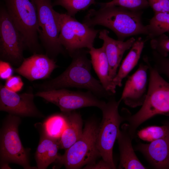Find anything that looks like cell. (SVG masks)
<instances>
[{
  "mask_svg": "<svg viewBox=\"0 0 169 169\" xmlns=\"http://www.w3.org/2000/svg\"><path fill=\"white\" fill-rule=\"evenodd\" d=\"M88 53L84 49L77 50L70 56L72 62L63 73L52 79L35 84V87L42 91L70 87L83 88L99 98L108 99L113 96L92 75V64L87 57Z\"/></svg>",
  "mask_w": 169,
  "mask_h": 169,
  "instance_id": "obj_1",
  "label": "cell"
},
{
  "mask_svg": "<svg viewBox=\"0 0 169 169\" xmlns=\"http://www.w3.org/2000/svg\"><path fill=\"white\" fill-rule=\"evenodd\" d=\"M143 13L142 10H131L117 6L101 7L97 10H90L83 23L91 27L96 25L106 27L115 34L118 40L124 41L131 36L147 35L146 25L142 23Z\"/></svg>",
  "mask_w": 169,
  "mask_h": 169,
  "instance_id": "obj_2",
  "label": "cell"
},
{
  "mask_svg": "<svg viewBox=\"0 0 169 169\" xmlns=\"http://www.w3.org/2000/svg\"><path fill=\"white\" fill-rule=\"evenodd\" d=\"M149 65L148 88L145 100L135 114L125 115L129 132L133 138L137 128L146 120L158 115L169 116V82L150 62Z\"/></svg>",
  "mask_w": 169,
  "mask_h": 169,
  "instance_id": "obj_3",
  "label": "cell"
},
{
  "mask_svg": "<svg viewBox=\"0 0 169 169\" xmlns=\"http://www.w3.org/2000/svg\"><path fill=\"white\" fill-rule=\"evenodd\" d=\"M4 6L13 22L22 35L26 49L42 54L38 39L40 31L34 0H3Z\"/></svg>",
  "mask_w": 169,
  "mask_h": 169,
  "instance_id": "obj_4",
  "label": "cell"
},
{
  "mask_svg": "<svg viewBox=\"0 0 169 169\" xmlns=\"http://www.w3.org/2000/svg\"><path fill=\"white\" fill-rule=\"evenodd\" d=\"M99 125L94 118L88 120L81 137L59 155L56 161L69 169H80L95 162L100 156L97 146Z\"/></svg>",
  "mask_w": 169,
  "mask_h": 169,
  "instance_id": "obj_5",
  "label": "cell"
},
{
  "mask_svg": "<svg viewBox=\"0 0 169 169\" xmlns=\"http://www.w3.org/2000/svg\"><path fill=\"white\" fill-rule=\"evenodd\" d=\"M101 110L102 118L99 124L97 139V147L102 159L116 169L113 150L120 131V124L125 120L124 115H120L118 108L121 101L112 96Z\"/></svg>",
  "mask_w": 169,
  "mask_h": 169,
  "instance_id": "obj_6",
  "label": "cell"
},
{
  "mask_svg": "<svg viewBox=\"0 0 169 169\" xmlns=\"http://www.w3.org/2000/svg\"><path fill=\"white\" fill-rule=\"evenodd\" d=\"M19 116L9 114L6 119L0 133V160L4 166L15 163L26 169H36L29 164L28 150L24 148L20 140L18 127Z\"/></svg>",
  "mask_w": 169,
  "mask_h": 169,
  "instance_id": "obj_7",
  "label": "cell"
},
{
  "mask_svg": "<svg viewBox=\"0 0 169 169\" xmlns=\"http://www.w3.org/2000/svg\"><path fill=\"white\" fill-rule=\"evenodd\" d=\"M59 26V40L71 56L77 50L93 47L98 31L81 23L67 13H57Z\"/></svg>",
  "mask_w": 169,
  "mask_h": 169,
  "instance_id": "obj_8",
  "label": "cell"
},
{
  "mask_svg": "<svg viewBox=\"0 0 169 169\" xmlns=\"http://www.w3.org/2000/svg\"><path fill=\"white\" fill-rule=\"evenodd\" d=\"M37 9L40 31L38 37L47 54L54 59L64 53L59 40V26L58 12L53 9L52 0H34Z\"/></svg>",
  "mask_w": 169,
  "mask_h": 169,
  "instance_id": "obj_9",
  "label": "cell"
},
{
  "mask_svg": "<svg viewBox=\"0 0 169 169\" xmlns=\"http://www.w3.org/2000/svg\"><path fill=\"white\" fill-rule=\"evenodd\" d=\"M26 47L24 38L8 15L4 6L0 9V60L19 66Z\"/></svg>",
  "mask_w": 169,
  "mask_h": 169,
  "instance_id": "obj_10",
  "label": "cell"
},
{
  "mask_svg": "<svg viewBox=\"0 0 169 169\" xmlns=\"http://www.w3.org/2000/svg\"><path fill=\"white\" fill-rule=\"evenodd\" d=\"M35 96L54 104L63 112L88 107H95L101 110L106 103L89 90L73 91L63 88L39 91Z\"/></svg>",
  "mask_w": 169,
  "mask_h": 169,
  "instance_id": "obj_11",
  "label": "cell"
},
{
  "mask_svg": "<svg viewBox=\"0 0 169 169\" xmlns=\"http://www.w3.org/2000/svg\"><path fill=\"white\" fill-rule=\"evenodd\" d=\"M143 60L144 63H141L136 70L128 77L119 100L131 108L141 106L148 93L149 61L146 56L144 57Z\"/></svg>",
  "mask_w": 169,
  "mask_h": 169,
  "instance_id": "obj_12",
  "label": "cell"
},
{
  "mask_svg": "<svg viewBox=\"0 0 169 169\" xmlns=\"http://www.w3.org/2000/svg\"><path fill=\"white\" fill-rule=\"evenodd\" d=\"M34 95L32 88L26 92L18 94L1 84L0 110L18 116L42 117L43 115L34 103Z\"/></svg>",
  "mask_w": 169,
  "mask_h": 169,
  "instance_id": "obj_13",
  "label": "cell"
},
{
  "mask_svg": "<svg viewBox=\"0 0 169 169\" xmlns=\"http://www.w3.org/2000/svg\"><path fill=\"white\" fill-rule=\"evenodd\" d=\"M58 67L54 59L46 54L35 53L24 58L14 71L29 80L33 81L49 78L54 70Z\"/></svg>",
  "mask_w": 169,
  "mask_h": 169,
  "instance_id": "obj_14",
  "label": "cell"
},
{
  "mask_svg": "<svg viewBox=\"0 0 169 169\" xmlns=\"http://www.w3.org/2000/svg\"><path fill=\"white\" fill-rule=\"evenodd\" d=\"M106 30L100 32L99 38L103 41V46L109 64V74L110 80L116 76L123 55L131 49L136 39L133 37L125 41L115 40L109 36Z\"/></svg>",
  "mask_w": 169,
  "mask_h": 169,
  "instance_id": "obj_15",
  "label": "cell"
},
{
  "mask_svg": "<svg viewBox=\"0 0 169 169\" xmlns=\"http://www.w3.org/2000/svg\"><path fill=\"white\" fill-rule=\"evenodd\" d=\"M156 169H169V133L150 143H139L135 148Z\"/></svg>",
  "mask_w": 169,
  "mask_h": 169,
  "instance_id": "obj_16",
  "label": "cell"
},
{
  "mask_svg": "<svg viewBox=\"0 0 169 169\" xmlns=\"http://www.w3.org/2000/svg\"><path fill=\"white\" fill-rule=\"evenodd\" d=\"M133 138L128 130V124L121 126L117 139L120 154L119 169H144L146 167L141 162L136 156L132 145Z\"/></svg>",
  "mask_w": 169,
  "mask_h": 169,
  "instance_id": "obj_17",
  "label": "cell"
},
{
  "mask_svg": "<svg viewBox=\"0 0 169 169\" xmlns=\"http://www.w3.org/2000/svg\"><path fill=\"white\" fill-rule=\"evenodd\" d=\"M88 52L92 65L100 83L107 92L113 95L116 92V88L109 76V64L103 46L99 48L93 47L89 49Z\"/></svg>",
  "mask_w": 169,
  "mask_h": 169,
  "instance_id": "obj_18",
  "label": "cell"
},
{
  "mask_svg": "<svg viewBox=\"0 0 169 169\" xmlns=\"http://www.w3.org/2000/svg\"><path fill=\"white\" fill-rule=\"evenodd\" d=\"M63 112L66 119L67 125L59 143V148L66 150L81 136L83 130V120L80 114L74 110Z\"/></svg>",
  "mask_w": 169,
  "mask_h": 169,
  "instance_id": "obj_19",
  "label": "cell"
},
{
  "mask_svg": "<svg viewBox=\"0 0 169 169\" xmlns=\"http://www.w3.org/2000/svg\"><path fill=\"white\" fill-rule=\"evenodd\" d=\"M59 140L50 138L45 135L41 138L35 154L37 169H45L56 161L59 155Z\"/></svg>",
  "mask_w": 169,
  "mask_h": 169,
  "instance_id": "obj_20",
  "label": "cell"
},
{
  "mask_svg": "<svg viewBox=\"0 0 169 169\" xmlns=\"http://www.w3.org/2000/svg\"><path fill=\"white\" fill-rule=\"evenodd\" d=\"M145 42L141 37H139L133 44L112 80L113 84L115 88L121 86L123 79L137 65L144 48Z\"/></svg>",
  "mask_w": 169,
  "mask_h": 169,
  "instance_id": "obj_21",
  "label": "cell"
},
{
  "mask_svg": "<svg viewBox=\"0 0 169 169\" xmlns=\"http://www.w3.org/2000/svg\"><path fill=\"white\" fill-rule=\"evenodd\" d=\"M67 125L64 113L55 114L49 117L43 125L44 135L53 139L59 140Z\"/></svg>",
  "mask_w": 169,
  "mask_h": 169,
  "instance_id": "obj_22",
  "label": "cell"
},
{
  "mask_svg": "<svg viewBox=\"0 0 169 169\" xmlns=\"http://www.w3.org/2000/svg\"><path fill=\"white\" fill-rule=\"evenodd\" d=\"M146 26L148 39L151 40L166 32L169 33V12L154 13Z\"/></svg>",
  "mask_w": 169,
  "mask_h": 169,
  "instance_id": "obj_23",
  "label": "cell"
},
{
  "mask_svg": "<svg viewBox=\"0 0 169 169\" xmlns=\"http://www.w3.org/2000/svg\"><path fill=\"white\" fill-rule=\"evenodd\" d=\"M169 133V123L161 126H151L138 131L139 138L145 141L151 142L162 138Z\"/></svg>",
  "mask_w": 169,
  "mask_h": 169,
  "instance_id": "obj_24",
  "label": "cell"
},
{
  "mask_svg": "<svg viewBox=\"0 0 169 169\" xmlns=\"http://www.w3.org/2000/svg\"><path fill=\"white\" fill-rule=\"evenodd\" d=\"M95 3V0H55L53 5L62 6L66 10L68 14L74 17L78 12L85 10Z\"/></svg>",
  "mask_w": 169,
  "mask_h": 169,
  "instance_id": "obj_25",
  "label": "cell"
},
{
  "mask_svg": "<svg viewBox=\"0 0 169 169\" xmlns=\"http://www.w3.org/2000/svg\"><path fill=\"white\" fill-rule=\"evenodd\" d=\"M100 5L101 7L117 6L136 11L142 10L149 6L147 0H112Z\"/></svg>",
  "mask_w": 169,
  "mask_h": 169,
  "instance_id": "obj_26",
  "label": "cell"
},
{
  "mask_svg": "<svg viewBox=\"0 0 169 169\" xmlns=\"http://www.w3.org/2000/svg\"><path fill=\"white\" fill-rule=\"evenodd\" d=\"M152 49L161 55L167 57L169 53V38L165 34L151 40Z\"/></svg>",
  "mask_w": 169,
  "mask_h": 169,
  "instance_id": "obj_27",
  "label": "cell"
},
{
  "mask_svg": "<svg viewBox=\"0 0 169 169\" xmlns=\"http://www.w3.org/2000/svg\"><path fill=\"white\" fill-rule=\"evenodd\" d=\"M152 55L153 66L160 74L165 75L169 80V58L163 56L153 50Z\"/></svg>",
  "mask_w": 169,
  "mask_h": 169,
  "instance_id": "obj_28",
  "label": "cell"
},
{
  "mask_svg": "<svg viewBox=\"0 0 169 169\" xmlns=\"http://www.w3.org/2000/svg\"><path fill=\"white\" fill-rule=\"evenodd\" d=\"M4 85L9 90L18 93L22 89L24 83L20 76H12L6 80Z\"/></svg>",
  "mask_w": 169,
  "mask_h": 169,
  "instance_id": "obj_29",
  "label": "cell"
},
{
  "mask_svg": "<svg viewBox=\"0 0 169 169\" xmlns=\"http://www.w3.org/2000/svg\"><path fill=\"white\" fill-rule=\"evenodd\" d=\"M154 13L169 12V0H148Z\"/></svg>",
  "mask_w": 169,
  "mask_h": 169,
  "instance_id": "obj_30",
  "label": "cell"
},
{
  "mask_svg": "<svg viewBox=\"0 0 169 169\" xmlns=\"http://www.w3.org/2000/svg\"><path fill=\"white\" fill-rule=\"evenodd\" d=\"M14 70L8 62L0 60V78L2 79L7 80L12 76Z\"/></svg>",
  "mask_w": 169,
  "mask_h": 169,
  "instance_id": "obj_31",
  "label": "cell"
},
{
  "mask_svg": "<svg viewBox=\"0 0 169 169\" xmlns=\"http://www.w3.org/2000/svg\"><path fill=\"white\" fill-rule=\"evenodd\" d=\"M84 169H113L112 166L107 162L103 160L87 164Z\"/></svg>",
  "mask_w": 169,
  "mask_h": 169,
  "instance_id": "obj_32",
  "label": "cell"
}]
</instances>
